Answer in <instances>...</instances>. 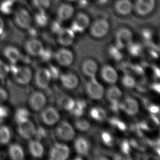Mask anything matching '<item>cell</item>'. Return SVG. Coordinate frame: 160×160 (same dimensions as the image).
I'll list each match as a JSON object with an SVG mask.
<instances>
[{"instance_id": "obj_1", "label": "cell", "mask_w": 160, "mask_h": 160, "mask_svg": "<svg viewBox=\"0 0 160 160\" xmlns=\"http://www.w3.org/2000/svg\"><path fill=\"white\" fill-rule=\"evenodd\" d=\"M7 87L10 94V101L14 106H20L26 102L28 96V89L15 85L11 81H8Z\"/></svg>"}, {"instance_id": "obj_2", "label": "cell", "mask_w": 160, "mask_h": 160, "mask_svg": "<svg viewBox=\"0 0 160 160\" xmlns=\"http://www.w3.org/2000/svg\"><path fill=\"white\" fill-rule=\"evenodd\" d=\"M110 28V22L104 18H100L90 24L89 30L92 37L102 38L106 36Z\"/></svg>"}, {"instance_id": "obj_3", "label": "cell", "mask_w": 160, "mask_h": 160, "mask_svg": "<svg viewBox=\"0 0 160 160\" xmlns=\"http://www.w3.org/2000/svg\"><path fill=\"white\" fill-rule=\"evenodd\" d=\"M9 70L13 74L15 82L19 84L24 85L28 84L32 77V73L28 67H18L15 64H12Z\"/></svg>"}, {"instance_id": "obj_4", "label": "cell", "mask_w": 160, "mask_h": 160, "mask_svg": "<svg viewBox=\"0 0 160 160\" xmlns=\"http://www.w3.org/2000/svg\"><path fill=\"white\" fill-rule=\"evenodd\" d=\"M70 28L76 33H82L88 29L91 24L90 18L84 12H79L72 18Z\"/></svg>"}, {"instance_id": "obj_5", "label": "cell", "mask_w": 160, "mask_h": 160, "mask_svg": "<svg viewBox=\"0 0 160 160\" xmlns=\"http://www.w3.org/2000/svg\"><path fill=\"white\" fill-rule=\"evenodd\" d=\"M156 4V0H135L133 12L139 17H146L154 11Z\"/></svg>"}, {"instance_id": "obj_6", "label": "cell", "mask_w": 160, "mask_h": 160, "mask_svg": "<svg viewBox=\"0 0 160 160\" xmlns=\"http://www.w3.org/2000/svg\"><path fill=\"white\" fill-rule=\"evenodd\" d=\"M55 133L58 139L64 142L72 141L76 136V131L73 127L66 121H61L58 123Z\"/></svg>"}, {"instance_id": "obj_7", "label": "cell", "mask_w": 160, "mask_h": 160, "mask_svg": "<svg viewBox=\"0 0 160 160\" xmlns=\"http://www.w3.org/2000/svg\"><path fill=\"white\" fill-rule=\"evenodd\" d=\"M14 20L15 24L20 28L28 30L31 28L32 23V18L26 9L19 7L14 12Z\"/></svg>"}, {"instance_id": "obj_8", "label": "cell", "mask_w": 160, "mask_h": 160, "mask_svg": "<svg viewBox=\"0 0 160 160\" xmlns=\"http://www.w3.org/2000/svg\"><path fill=\"white\" fill-rule=\"evenodd\" d=\"M133 35L132 31L126 28H121L115 34V46L120 49L127 48L133 42Z\"/></svg>"}, {"instance_id": "obj_9", "label": "cell", "mask_w": 160, "mask_h": 160, "mask_svg": "<svg viewBox=\"0 0 160 160\" xmlns=\"http://www.w3.org/2000/svg\"><path fill=\"white\" fill-rule=\"evenodd\" d=\"M86 92L91 99L100 100L104 95V88L98 82L96 77L90 78L86 85Z\"/></svg>"}, {"instance_id": "obj_10", "label": "cell", "mask_w": 160, "mask_h": 160, "mask_svg": "<svg viewBox=\"0 0 160 160\" xmlns=\"http://www.w3.org/2000/svg\"><path fill=\"white\" fill-rule=\"evenodd\" d=\"M40 118L42 121L46 125L53 126L58 123L60 119V115L56 108L49 106L42 109Z\"/></svg>"}, {"instance_id": "obj_11", "label": "cell", "mask_w": 160, "mask_h": 160, "mask_svg": "<svg viewBox=\"0 0 160 160\" xmlns=\"http://www.w3.org/2000/svg\"><path fill=\"white\" fill-rule=\"evenodd\" d=\"M69 147L63 143H55L51 148L49 154V159L52 160H66L69 158Z\"/></svg>"}, {"instance_id": "obj_12", "label": "cell", "mask_w": 160, "mask_h": 160, "mask_svg": "<svg viewBox=\"0 0 160 160\" xmlns=\"http://www.w3.org/2000/svg\"><path fill=\"white\" fill-rule=\"evenodd\" d=\"M29 106L35 112H38L44 108L47 103V98L41 91H33L28 97Z\"/></svg>"}, {"instance_id": "obj_13", "label": "cell", "mask_w": 160, "mask_h": 160, "mask_svg": "<svg viewBox=\"0 0 160 160\" xmlns=\"http://www.w3.org/2000/svg\"><path fill=\"white\" fill-rule=\"evenodd\" d=\"M52 77L49 69L41 68L35 73V83L40 89H47L50 84Z\"/></svg>"}, {"instance_id": "obj_14", "label": "cell", "mask_w": 160, "mask_h": 160, "mask_svg": "<svg viewBox=\"0 0 160 160\" xmlns=\"http://www.w3.org/2000/svg\"><path fill=\"white\" fill-rule=\"evenodd\" d=\"M17 131L20 136L25 139H30L34 137L36 128L29 119L18 123Z\"/></svg>"}, {"instance_id": "obj_15", "label": "cell", "mask_w": 160, "mask_h": 160, "mask_svg": "<svg viewBox=\"0 0 160 160\" xmlns=\"http://www.w3.org/2000/svg\"><path fill=\"white\" fill-rule=\"evenodd\" d=\"M114 9L118 15H131L133 12V2L132 0H116L114 3Z\"/></svg>"}, {"instance_id": "obj_16", "label": "cell", "mask_w": 160, "mask_h": 160, "mask_svg": "<svg viewBox=\"0 0 160 160\" xmlns=\"http://www.w3.org/2000/svg\"><path fill=\"white\" fill-rule=\"evenodd\" d=\"M54 56L57 62L63 67H68L72 65L74 61V55L71 50L66 48H61L58 50Z\"/></svg>"}, {"instance_id": "obj_17", "label": "cell", "mask_w": 160, "mask_h": 160, "mask_svg": "<svg viewBox=\"0 0 160 160\" xmlns=\"http://www.w3.org/2000/svg\"><path fill=\"white\" fill-rule=\"evenodd\" d=\"M75 14V8L72 4L63 3L58 6L56 15L57 19L61 22H67L72 19Z\"/></svg>"}, {"instance_id": "obj_18", "label": "cell", "mask_w": 160, "mask_h": 160, "mask_svg": "<svg viewBox=\"0 0 160 160\" xmlns=\"http://www.w3.org/2000/svg\"><path fill=\"white\" fill-rule=\"evenodd\" d=\"M76 34L70 28H62L57 33L58 43L63 47L71 46L73 43Z\"/></svg>"}, {"instance_id": "obj_19", "label": "cell", "mask_w": 160, "mask_h": 160, "mask_svg": "<svg viewBox=\"0 0 160 160\" xmlns=\"http://www.w3.org/2000/svg\"><path fill=\"white\" fill-rule=\"evenodd\" d=\"M26 52L32 56H40L44 51L43 45L38 39L32 38L28 40L25 43Z\"/></svg>"}, {"instance_id": "obj_20", "label": "cell", "mask_w": 160, "mask_h": 160, "mask_svg": "<svg viewBox=\"0 0 160 160\" xmlns=\"http://www.w3.org/2000/svg\"><path fill=\"white\" fill-rule=\"evenodd\" d=\"M120 109L130 116L137 114L139 110L138 102L131 97L126 98L122 102H120Z\"/></svg>"}, {"instance_id": "obj_21", "label": "cell", "mask_w": 160, "mask_h": 160, "mask_svg": "<svg viewBox=\"0 0 160 160\" xmlns=\"http://www.w3.org/2000/svg\"><path fill=\"white\" fill-rule=\"evenodd\" d=\"M101 76L105 82L109 84H114L118 80L117 71L110 65H104L101 70Z\"/></svg>"}, {"instance_id": "obj_22", "label": "cell", "mask_w": 160, "mask_h": 160, "mask_svg": "<svg viewBox=\"0 0 160 160\" xmlns=\"http://www.w3.org/2000/svg\"><path fill=\"white\" fill-rule=\"evenodd\" d=\"M61 82L63 87L67 90H73L78 87L79 79L73 73L62 74L60 77Z\"/></svg>"}, {"instance_id": "obj_23", "label": "cell", "mask_w": 160, "mask_h": 160, "mask_svg": "<svg viewBox=\"0 0 160 160\" xmlns=\"http://www.w3.org/2000/svg\"><path fill=\"white\" fill-rule=\"evenodd\" d=\"M74 149L78 155L87 156L90 150V144L89 141L82 137H79L76 139L74 143Z\"/></svg>"}, {"instance_id": "obj_24", "label": "cell", "mask_w": 160, "mask_h": 160, "mask_svg": "<svg viewBox=\"0 0 160 160\" xmlns=\"http://www.w3.org/2000/svg\"><path fill=\"white\" fill-rule=\"evenodd\" d=\"M82 73L89 78L96 77L98 73V65L92 59H87L84 61L82 67Z\"/></svg>"}, {"instance_id": "obj_25", "label": "cell", "mask_w": 160, "mask_h": 160, "mask_svg": "<svg viewBox=\"0 0 160 160\" xmlns=\"http://www.w3.org/2000/svg\"><path fill=\"white\" fill-rule=\"evenodd\" d=\"M107 99L110 104L119 103L122 96V92L119 87L112 84L107 90Z\"/></svg>"}, {"instance_id": "obj_26", "label": "cell", "mask_w": 160, "mask_h": 160, "mask_svg": "<svg viewBox=\"0 0 160 160\" xmlns=\"http://www.w3.org/2000/svg\"><path fill=\"white\" fill-rule=\"evenodd\" d=\"M3 52L7 59L12 64H15L20 60L22 55L19 50L13 46H7L5 47L3 50Z\"/></svg>"}, {"instance_id": "obj_27", "label": "cell", "mask_w": 160, "mask_h": 160, "mask_svg": "<svg viewBox=\"0 0 160 160\" xmlns=\"http://www.w3.org/2000/svg\"><path fill=\"white\" fill-rule=\"evenodd\" d=\"M28 150L31 155L35 158H41L44 154L43 145L37 140H32L28 144Z\"/></svg>"}, {"instance_id": "obj_28", "label": "cell", "mask_w": 160, "mask_h": 160, "mask_svg": "<svg viewBox=\"0 0 160 160\" xmlns=\"http://www.w3.org/2000/svg\"><path fill=\"white\" fill-rule=\"evenodd\" d=\"M58 104L60 108L70 112L74 107L75 100L68 96L62 95L58 100Z\"/></svg>"}, {"instance_id": "obj_29", "label": "cell", "mask_w": 160, "mask_h": 160, "mask_svg": "<svg viewBox=\"0 0 160 160\" xmlns=\"http://www.w3.org/2000/svg\"><path fill=\"white\" fill-rule=\"evenodd\" d=\"M8 154L12 160H23L24 158V150L18 144H13L9 146Z\"/></svg>"}, {"instance_id": "obj_30", "label": "cell", "mask_w": 160, "mask_h": 160, "mask_svg": "<svg viewBox=\"0 0 160 160\" xmlns=\"http://www.w3.org/2000/svg\"><path fill=\"white\" fill-rule=\"evenodd\" d=\"M89 114L91 118L95 121H103L107 118L106 110L100 107H94L91 108Z\"/></svg>"}, {"instance_id": "obj_31", "label": "cell", "mask_w": 160, "mask_h": 160, "mask_svg": "<svg viewBox=\"0 0 160 160\" xmlns=\"http://www.w3.org/2000/svg\"><path fill=\"white\" fill-rule=\"evenodd\" d=\"M87 106V103L84 100L78 99L77 101H75L74 107L70 112L72 113L73 116L79 118L84 114Z\"/></svg>"}, {"instance_id": "obj_32", "label": "cell", "mask_w": 160, "mask_h": 160, "mask_svg": "<svg viewBox=\"0 0 160 160\" xmlns=\"http://www.w3.org/2000/svg\"><path fill=\"white\" fill-rule=\"evenodd\" d=\"M35 20L36 23L39 27L47 26L49 22V18L45 11H37L35 14Z\"/></svg>"}, {"instance_id": "obj_33", "label": "cell", "mask_w": 160, "mask_h": 160, "mask_svg": "<svg viewBox=\"0 0 160 160\" xmlns=\"http://www.w3.org/2000/svg\"><path fill=\"white\" fill-rule=\"evenodd\" d=\"M30 113L26 108L20 107L18 108L14 115V120L17 123L29 119Z\"/></svg>"}, {"instance_id": "obj_34", "label": "cell", "mask_w": 160, "mask_h": 160, "mask_svg": "<svg viewBox=\"0 0 160 160\" xmlns=\"http://www.w3.org/2000/svg\"><path fill=\"white\" fill-rule=\"evenodd\" d=\"M11 138V130L6 126H0V144H7Z\"/></svg>"}, {"instance_id": "obj_35", "label": "cell", "mask_w": 160, "mask_h": 160, "mask_svg": "<svg viewBox=\"0 0 160 160\" xmlns=\"http://www.w3.org/2000/svg\"><path fill=\"white\" fill-rule=\"evenodd\" d=\"M32 3L37 11L47 12L50 8L52 1L51 0H32Z\"/></svg>"}, {"instance_id": "obj_36", "label": "cell", "mask_w": 160, "mask_h": 160, "mask_svg": "<svg viewBox=\"0 0 160 160\" xmlns=\"http://www.w3.org/2000/svg\"><path fill=\"white\" fill-rule=\"evenodd\" d=\"M74 126L78 131L81 132H85L90 129V123L86 119L79 118V119H77L75 122Z\"/></svg>"}, {"instance_id": "obj_37", "label": "cell", "mask_w": 160, "mask_h": 160, "mask_svg": "<svg viewBox=\"0 0 160 160\" xmlns=\"http://www.w3.org/2000/svg\"><path fill=\"white\" fill-rule=\"evenodd\" d=\"M13 0H4L0 4V11L5 14H11L14 9Z\"/></svg>"}, {"instance_id": "obj_38", "label": "cell", "mask_w": 160, "mask_h": 160, "mask_svg": "<svg viewBox=\"0 0 160 160\" xmlns=\"http://www.w3.org/2000/svg\"><path fill=\"white\" fill-rule=\"evenodd\" d=\"M127 48L130 55L133 56H139L143 51V47L140 44L133 43V42Z\"/></svg>"}, {"instance_id": "obj_39", "label": "cell", "mask_w": 160, "mask_h": 160, "mask_svg": "<svg viewBox=\"0 0 160 160\" xmlns=\"http://www.w3.org/2000/svg\"><path fill=\"white\" fill-rule=\"evenodd\" d=\"M122 83L124 87L128 89H132L136 85V82L134 78L128 74L123 76L122 78Z\"/></svg>"}, {"instance_id": "obj_40", "label": "cell", "mask_w": 160, "mask_h": 160, "mask_svg": "<svg viewBox=\"0 0 160 160\" xmlns=\"http://www.w3.org/2000/svg\"><path fill=\"white\" fill-rule=\"evenodd\" d=\"M120 50L115 46H112L109 49V54L113 60L120 61L122 58V54Z\"/></svg>"}, {"instance_id": "obj_41", "label": "cell", "mask_w": 160, "mask_h": 160, "mask_svg": "<svg viewBox=\"0 0 160 160\" xmlns=\"http://www.w3.org/2000/svg\"><path fill=\"white\" fill-rule=\"evenodd\" d=\"M101 139L103 143L107 146H112L114 142L112 134L107 131L102 132L101 134Z\"/></svg>"}, {"instance_id": "obj_42", "label": "cell", "mask_w": 160, "mask_h": 160, "mask_svg": "<svg viewBox=\"0 0 160 160\" xmlns=\"http://www.w3.org/2000/svg\"><path fill=\"white\" fill-rule=\"evenodd\" d=\"M110 122L112 125L117 128L118 130L120 131H125L126 129V125L125 122L117 118L110 119Z\"/></svg>"}, {"instance_id": "obj_43", "label": "cell", "mask_w": 160, "mask_h": 160, "mask_svg": "<svg viewBox=\"0 0 160 160\" xmlns=\"http://www.w3.org/2000/svg\"><path fill=\"white\" fill-rule=\"evenodd\" d=\"M9 67L0 60V79L3 80L9 72Z\"/></svg>"}, {"instance_id": "obj_44", "label": "cell", "mask_w": 160, "mask_h": 160, "mask_svg": "<svg viewBox=\"0 0 160 160\" xmlns=\"http://www.w3.org/2000/svg\"><path fill=\"white\" fill-rule=\"evenodd\" d=\"M9 110L8 108L4 106L0 105V123L4 121V120L8 117Z\"/></svg>"}, {"instance_id": "obj_45", "label": "cell", "mask_w": 160, "mask_h": 160, "mask_svg": "<svg viewBox=\"0 0 160 160\" xmlns=\"http://www.w3.org/2000/svg\"><path fill=\"white\" fill-rule=\"evenodd\" d=\"M53 56H54V54L51 50L44 48V51L40 57L42 60L43 61H48L50 60Z\"/></svg>"}, {"instance_id": "obj_46", "label": "cell", "mask_w": 160, "mask_h": 160, "mask_svg": "<svg viewBox=\"0 0 160 160\" xmlns=\"http://www.w3.org/2000/svg\"><path fill=\"white\" fill-rule=\"evenodd\" d=\"M49 70L50 71L52 78L54 79H56L60 78L61 75L60 71L58 67H56L54 65H50Z\"/></svg>"}, {"instance_id": "obj_47", "label": "cell", "mask_w": 160, "mask_h": 160, "mask_svg": "<svg viewBox=\"0 0 160 160\" xmlns=\"http://www.w3.org/2000/svg\"><path fill=\"white\" fill-rule=\"evenodd\" d=\"M121 152H123V154L125 155H128L130 154L131 151V147H130V144L128 141H123L121 144Z\"/></svg>"}, {"instance_id": "obj_48", "label": "cell", "mask_w": 160, "mask_h": 160, "mask_svg": "<svg viewBox=\"0 0 160 160\" xmlns=\"http://www.w3.org/2000/svg\"><path fill=\"white\" fill-rule=\"evenodd\" d=\"M61 22H61L58 19L56 20L55 22H52V30L53 32L57 34L61 30V29L63 27L61 24Z\"/></svg>"}, {"instance_id": "obj_49", "label": "cell", "mask_w": 160, "mask_h": 160, "mask_svg": "<svg viewBox=\"0 0 160 160\" xmlns=\"http://www.w3.org/2000/svg\"><path fill=\"white\" fill-rule=\"evenodd\" d=\"M142 36L144 39L148 41V40L152 39V31L149 29L145 28L142 31Z\"/></svg>"}, {"instance_id": "obj_50", "label": "cell", "mask_w": 160, "mask_h": 160, "mask_svg": "<svg viewBox=\"0 0 160 160\" xmlns=\"http://www.w3.org/2000/svg\"><path fill=\"white\" fill-rule=\"evenodd\" d=\"M8 98V93L7 91L0 87V103L6 101Z\"/></svg>"}, {"instance_id": "obj_51", "label": "cell", "mask_w": 160, "mask_h": 160, "mask_svg": "<svg viewBox=\"0 0 160 160\" xmlns=\"http://www.w3.org/2000/svg\"><path fill=\"white\" fill-rule=\"evenodd\" d=\"M148 110L152 113V114L156 115L158 114L160 111V108L158 106L155 104H151L148 107Z\"/></svg>"}, {"instance_id": "obj_52", "label": "cell", "mask_w": 160, "mask_h": 160, "mask_svg": "<svg viewBox=\"0 0 160 160\" xmlns=\"http://www.w3.org/2000/svg\"><path fill=\"white\" fill-rule=\"evenodd\" d=\"M152 89L154 91L160 93V84L158 83H155L152 85Z\"/></svg>"}, {"instance_id": "obj_53", "label": "cell", "mask_w": 160, "mask_h": 160, "mask_svg": "<svg viewBox=\"0 0 160 160\" xmlns=\"http://www.w3.org/2000/svg\"><path fill=\"white\" fill-rule=\"evenodd\" d=\"M4 24L2 18H0V35H2L3 32L4 30Z\"/></svg>"}]
</instances>
